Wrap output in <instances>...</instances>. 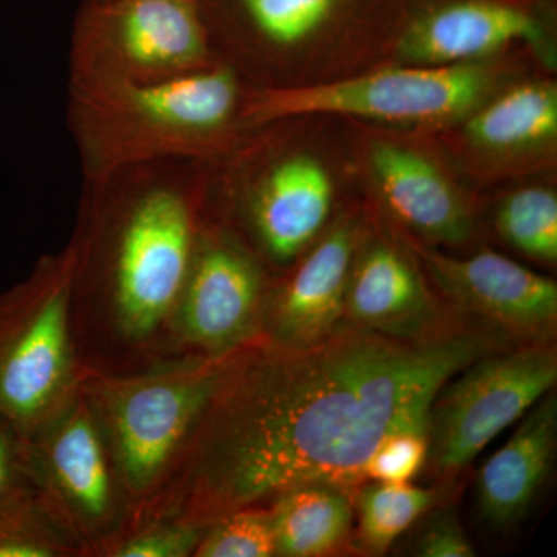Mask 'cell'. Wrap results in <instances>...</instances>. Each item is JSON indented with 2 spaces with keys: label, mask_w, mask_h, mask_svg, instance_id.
<instances>
[{
  "label": "cell",
  "mask_w": 557,
  "mask_h": 557,
  "mask_svg": "<svg viewBox=\"0 0 557 557\" xmlns=\"http://www.w3.org/2000/svg\"><path fill=\"white\" fill-rule=\"evenodd\" d=\"M504 341L475 329L392 338L344 322L311 346L240 348L156 500L157 518L207 528L298 487L359 485L380 443L429 431L440 388Z\"/></svg>",
  "instance_id": "1"
},
{
  "label": "cell",
  "mask_w": 557,
  "mask_h": 557,
  "mask_svg": "<svg viewBox=\"0 0 557 557\" xmlns=\"http://www.w3.org/2000/svg\"><path fill=\"white\" fill-rule=\"evenodd\" d=\"M75 81L81 143L91 172L101 175L138 161L200 152L228 127L239 104L228 69L153 81L78 70Z\"/></svg>",
  "instance_id": "2"
},
{
  "label": "cell",
  "mask_w": 557,
  "mask_h": 557,
  "mask_svg": "<svg viewBox=\"0 0 557 557\" xmlns=\"http://www.w3.org/2000/svg\"><path fill=\"white\" fill-rule=\"evenodd\" d=\"M234 354L134 376L81 375L126 504L139 511L160 496Z\"/></svg>",
  "instance_id": "3"
},
{
  "label": "cell",
  "mask_w": 557,
  "mask_h": 557,
  "mask_svg": "<svg viewBox=\"0 0 557 557\" xmlns=\"http://www.w3.org/2000/svg\"><path fill=\"white\" fill-rule=\"evenodd\" d=\"M76 265L72 252L0 296V417L24 440L79 387L72 341Z\"/></svg>",
  "instance_id": "4"
},
{
  "label": "cell",
  "mask_w": 557,
  "mask_h": 557,
  "mask_svg": "<svg viewBox=\"0 0 557 557\" xmlns=\"http://www.w3.org/2000/svg\"><path fill=\"white\" fill-rule=\"evenodd\" d=\"M474 62L376 70L355 78L260 91L245 109L252 123L343 115L380 123L435 124L471 115L493 87Z\"/></svg>",
  "instance_id": "5"
},
{
  "label": "cell",
  "mask_w": 557,
  "mask_h": 557,
  "mask_svg": "<svg viewBox=\"0 0 557 557\" xmlns=\"http://www.w3.org/2000/svg\"><path fill=\"white\" fill-rule=\"evenodd\" d=\"M557 381L556 350L542 341L483 355L440 388L429 410V456L446 474L525 416Z\"/></svg>",
  "instance_id": "6"
},
{
  "label": "cell",
  "mask_w": 557,
  "mask_h": 557,
  "mask_svg": "<svg viewBox=\"0 0 557 557\" xmlns=\"http://www.w3.org/2000/svg\"><path fill=\"white\" fill-rule=\"evenodd\" d=\"M27 443L32 486L73 541L101 544L123 508L108 443L83 387Z\"/></svg>",
  "instance_id": "7"
},
{
  "label": "cell",
  "mask_w": 557,
  "mask_h": 557,
  "mask_svg": "<svg viewBox=\"0 0 557 557\" xmlns=\"http://www.w3.org/2000/svg\"><path fill=\"white\" fill-rule=\"evenodd\" d=\"M196 248L193 212L175 190H150L132 207L112 271L113 317L127 339H148L174 317Z\"/></svg>",
  "instance_id": "8"
},
{
  "label": "cell",
  "mask_w": 557,
  "mask_h": 557,
  "mask_svg": "<svg viewBox=\"0 0 557 557\" xmlns=\"http://www.w3.org/2000/svg\"><path fill=\"white\" fill-rule=\"evenodd\" d=\"M79 67L137 81L205 67L199 0H91L78 22Z\"/></svg>",
  "instance_id": "9"
},
{
  "label": "cell",
  "mask_w": 557,
  "mask_h": 557,
  "mask_svg": "<svg viewBox=\"0 0 557 557\" xmlns=\"http://www.w3.org/2000/svg\"><path fill=\"white\" fill-rule=\"evenodd\" d=\"M174 317L183 339L205 357H225L249 346L263 319L259 267L231 242L200 245Z\"/></svg>",
  "instance_id": "10"
},
{
  "label": "cell",
  "mask_w": 557,
  "mask_h": 557,
  "mask_svg": "<svg viewBox=\"0 0 557 557\" xmlns=\"http://www.w3.org/2000/svg\"><path fill=\"white\" fill-rule=\"evenodd\" d=\"M418 255L435 284L461 310L523 338L542 341L555 332L557 285L553 278L494 251L450 258L418 248Z\"/></svg>",
  "instance_id": "11"
},
{
  "label": "cell",
  "mask_w": 557,
  "mask_h": 557,
  "mask_svg": "<svg viewBox=\"0 0 557 557\" xmlns=\"http://www.w3.org/2000/svg\"><path fill=\"white\" fill-rule=\"evenodd\" d=\"M355 223H338L311 249L284 288L263 309L270 343L306 347L344 324L348 277L358 252Z\"/></svg>",
  "instance_id": "12"
},
{
  "label": "cell",
  "mask_w": 557,
  "mask_h": 557,
  "mask_svg": "<svg viewBox=\"0 0 557 557\" xmlns=\"http://www.w3.org/2000/svg\"><path fill=\"white\" fill-rule=\"evenodd\" d=\"M344 321L392 338L420 339L438 333L437 306L423 277L408 256L386 242H373L357 252Z\"/></svg>",
  "instance_id": "13"
},
{
  "label": "cell",
  "mask_w": 557,
  "mask_h": 557,
  "mask_svg": "<svg viewBox=\"0 0 557 557\" xmlns=\"http://www.w3.org/2000/svg\"><path fill=\"white\" fill-rule=\"evenodd\" d=\"M541 24L527 11L487 0H461L429 11L405 32L399 57L418 65L474 62L516 42L542 44Z\"/></svg>",
  "instance_id": "14"
},
{
  "label": "cell",
  "mask_w": 557,
  "mask_h": 557,
  "mask_svg": "<svg viewBox=\"0 0 557 557\" xmlns=\"http://www.w3.org/2000/svg\"><path fill=\"white\" fill-rule=\"evenodd\" d=\"M369 160L381 199L403 225L440 244H463L471 236L467 201L437 164L386 141L373 143Z\"/></svg>",
  "instance_id": "15"
},
{
  "label": "cell",
  "mask_w": 557,
  "mask_h": 557,
  "mask_svg": "<svg viewBox=\"0 0 557 557\" xmlns=\"http://www.w3.org/2000/svg\"><path fill=\"white\" fill-rule=\"evenodd\" d=\"M539 401L480 471L479 509L497 530L515 525L525 516L552 469L557 443L556 398L545 395Z\"/></svg>",
  "instance_id": "16"
},
{
  "label": "cell",
  "mask_w": 557,
  "mask_h": 557,
  "mask_svg": "<svg viewBox=\"0 0 557 557\" xmlns=\"http://www.w3.org/2000/svg\"><path fill=\"white\" fill-rule=\"evenodd\" d=\"M332 203V178L325 168L311 157H292L260 183L252 219L270 255L289 260L318 236Z\"/></svg>",
  "instance_id": "17"
},
{
  "label": "cell",
  "mask_w": 557,
  "mask_h": 557,
  "mask_svg": "<svg viewBox=\"0 0 557 557\" xmlns=\"http://www.w3.org/2000/svg\"><path fill=\"white\" fill-rule=\"evenodd\" d=\"M276 556L322 557L344 547L354 528L346 491L304 486L277 497L269 507Z\"/></svg>",
  "instance_id": "18"
},
{
  "label": "cell",
  "mask_w": 557,
  "mask_h": 557,
  "mask_svg": "<svg viewBox=\"0 0 557 557\" xmlns=\"http://www.w3.org/2000/svg\"><path fill=\"white\" fill-rule=\"evenodd\" d=\"M557 89L552 83H528L508 90L469 116L467 137L491 152H518L555 141Z\"/></svg>",
  "instance_id": "19"
},
{
  "label": "cell",
  "mask_w": 557,
  "mask_h": 557,
  "mask_svg": "<svg viewBox=\"0 0 557 557\" xmlns=\"http://www.w3.org/2000/svg\"><path fill=\"white\" fill-rule=\"evenodd\" d=\"M434 504V491L410 483L372 482L362 486L357 497L362 548L373 555H384Z\"/></svg>",
  "instance_id": "20"
},
{
  "label": "cell",
  "mask_w": 557,
  "mask_h": 557,
  "mask_svg": "<svg viewBox=\"0 0 557 557\" xmlns=\"http://www.w3.org/2000/svg\"><path fill=\"white\" fill-rule=\"evenodd\" d=\"M32 485L0 502V557H58L76 549Z\"/></svg>",
  "instance_id": "21"
},
{
  "label": "cell",
  "mask_w": 557,
  "mask_h": 557,
  "mask_svg": "<svg viewBox=\"0 0 557 557\" xmlns=\"http://www.w3.org/2000/svg\"><path fill=\"white\" fill-rule=\"evenodd\" d=\"M496 222L500 236L528 258L557 259V197L552 189L516 190L498 208Z\"/></svg>",
  "instance_id": "22"
},
{
  "label": "cell",
  "mask_w": 557,
  "mask_h": 557,
  "mask_svg": "<svg viewBox=\"0 0 557 557\" xmlns=\"http://www.w3.org/2000/svg\"><path fill=\"white\" fill-rule=\"evenodd\" d=\"M194 556H276V537L269 508H245L231 512L205 528Z\"/></svg>",
  "instance_id": "23"
},
{
  "label": "cell",
  "mask_w": 557,
  "mask_h": 557,
  "mask_svg": "<svg viewBox=\"0 0 557 557\" xmlns=\"http://www.w3.org/2000/svg\"><path fill=\"white\" fill-rule=\"evenodd\" d=\"M336 2L338 0H242L252 24L278 46H295L310 38L327 21Z\"/></svg>",
  "instance_id": "24"
},
{
  "label": "cell",
  "mask_w": 557,
  "mask_h": 557,
  "mask_svg": "<svg viewBox=\"0 0 557 557\" xmlns=\"http://www.w3.org/2000/svg\"><path fill=\"white\" fill-rule=\"evenodd\" d=\"M205 528L175 519H159L108 548L115 557L194 556Z\"/></svg>",
  "instance_id": "25"
},
{
  "label": "cell",
  "mask_w": 557,
  "mask_h": 557,
  "mask_svg": "<svg viewBox=\"0 0 557 557\" xmlns=\"http://www.w3.org/2000/svg\"><path fill=\"white\" fill-rule=\"evenodd\" d=\"M429 457L428 431H403L380 443L366 467V480L410 483Z\"/></svg>",
  "instance_id": "26"
},
{
  "label": "cell",
  "mask_w": 557,
  "mask_h": 557,
  "mask_svg": "<svg viewBox=\"0 0 557 557\" xmlns=\"http://www.w3.org/2000/svg\"><path fill=\"white\" fill-rule=\"evenodd\" d=\"M413 553L421 557H472L475 549L453 511H442L421 531Z\"/></svg>",
  "instance_id": "27"
},
{
  "label": "cell",
  "mask_w": 557,
  "mask_h": 557,
  "mask_svg": "<svg viewBox=\"0 0 557 557\" xmlns=\"http://www.w3.org/2000/svg\"><path fill=\"white\" fill-rule=\"evenodd\" d=\"M28 485L27 443L0 417V502Z\"/></svg>",
  "instance_id": "28"
}]
</instances>
